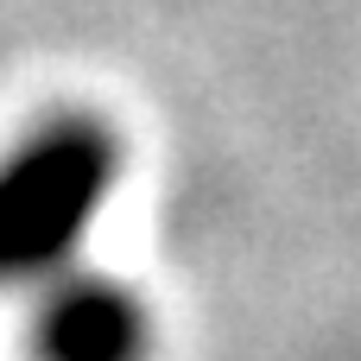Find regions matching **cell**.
Here are the masks:
<instances>
[{
    "instance_id": "obj_1",
    "label": "cell",
    "mask_w": 361,
    "mask_h": 361,
    "mask_svg": "<svg viewBox=\"0 0 361 361\" xmlns=\"http://www.w3.org/2000/svg\"><path fill=\"white\" fill-rule=\"evenodd\" d=\"M121 178V140L102 121L63 114L0 165V286L51 279Z\"/></svg>"
},
{
    "instance_id": "obj_2",
    "label": "cell",
    "mask_w": 361,
    "mask_h": 361,
    "mask_svg": "<svg viewBox=\"0 0 361 361\" xmlns=\"http://www.w3.org/2000/svg\"><path fill=\"white\" fill-rule=\"evenodd\" d=\"M152 317L121 279H57L32 317L38 361H146Z\"/></svg>"
}]
</instances>
